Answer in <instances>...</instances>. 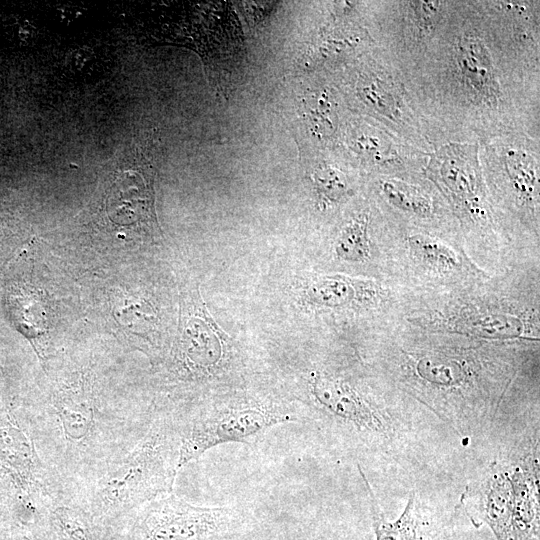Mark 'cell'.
I'll use <instances>...</instances> for the list:
<instances>
[{"instance_id":"cell-1","label":"cell","mask_w":540,"mask_h":540,"mask_svg":"<svg viewBox=\"0 0 540 540\" xmlns=\"http://www.w3.org/2000/svg\"><path fill=\"white\" fill-rule=\"evenodd\" d=\"M409 323L382 327L373 367L461 439L488 434L539 342L485 341Z\"/></svg>"},{"instance_id":"cell-2","label":"cell","mask_w":540,"mask_h":540,"mask_svg":"<svg viewBox=\"0 0 540 540\" xmlns=\"http://www.w3.org/2000/svg\"><path fill=\"white\" fill-rule=\"evenodd\" d=\"M74 375L44 389L19 418L58 481L62 504L78 506L89 486L145 435L155 411L150 400L104 384L91 370Z\"/></svg>"},{"instance_id":"cell-3","label":"cell","mask_w":540,"mask_h":540,"mask_svg":"<svg viewBox=\"0 0 540 540\" xmlns=\"http://www.w3.org/2000/svg\"><path fill=\"white\" fill-rule=\"evenodd\" d=\"M507 438L478 467L462 505L472 523L486 524L496 540H539V421Z\"/></svg>"},{"instance_id":"cell-4","label":"cell","mask_w":540,"mask_h":540,"mask_svg":"<svg viewBox=\"0 0 540 540\" xmlns=\"http://www.w3.org/2000/svg\"><path fill=\"white\" fill-rule=\"evenodd\" d=\"M179 444L174 419L155 412L145 435L89 486L77 507L114 534L131 513L173 491L179 474Z\"/></svg>"},{"instance_id":"cell-5","label":"cell","mask_w":540,"mask_h":540,"mask_svg":"<svg viewBox=\"0 0 540 540\" xmlns=\"http://www.w3.org/2000/svg\"><path fill=\"white\" fill-rule=\"evenodd\" d=\"M173 419L180 440L179 472L218 445L253 444L273 427L299 421L292 403L252 395L211 396Z\"/></svg>"},{"instance_id":"cell-6","label":"cell","mask_w":540,"mask_h":540,"mask_svg":"<svg viewBox=\"0 0 540 540\" xmlns=\"http://www.w3.org/2000/svg\"><path fill=\"white\" fill-rule=\"evenodd\" d=\"M506 290L496 295H460L449 302L412 310L407 320L431 331L485 341L539 342V301L528 303Z\"/></svg>"},{"instance_id":"cell-7","label":"cell","mask_w":540,"mask_h":540,"mask_svg":"<svg viewBox=\"0 0 540 540\" xmlns=\"http://www.w3.org/2000/svg\"><path fill=\"white\" fill-rule=\"evenodd\" d=\"M0 498L10 521L21 524L42 521L63 503L60 485L30 433L7 411H0Z\"/></svg>"},{"instance_id":"cell-8","label":"cell","mask_w":540,"mask_h":540,"mask_svg":"<svg viewBox=\"0 0 540 540\" xmlns=\"http://www.w3.org/2000/svg\"><path fill=\"white\" fill-rule=\"evenodd\" d=\"M251 526L237 506L203 507L174 491L144 504L117 527L116 540H239Z\"/></svg>"},{"instance_id":"cell-9","label":"cell","mask_w":540,"mask_h":540,"mask_svg":"<svg viewBox=\"0 0 540 540\" xmlns=\"http://www.w3.org/2000/svg\"><path fill=\"white\" fill-rule=\"evenodd\" d=\"M400 245L406 265L427 282L463 285L464 280L471 282L485 275L464 248L439 236L427 232L410 233Z\"/></svg>"},{"instance_id":"cell-10","label":"cell","mask_w":540,"mask_h":540,"mask_svg":"<svg viewBox=\"0 0 540 540\" xmlns=\"http://www.w3.org/2000/svg\"><path fill=\"white\" fill-rule=\"evenodd\" d=\"M359 471V470H358ZM370 497L376 540H451L452 517L420 488H413L400 517L389 522L381 511L372 486L359 471Z\"/></svg>"},{"instance_id":"cell-11","label":"cell","mask_w":540,"mask_h":540,"mask_svg":"<svg viewBox=\"0 0 540 540\" xmlns=\"http://www.w3.org/2000/svg\"><path fill=\"white\" fill-rule=\"evenodd\" d=\"M106 210L120 225L148 222L153 216V195L143 175L134 170L117 174L107 193Z\"/></svg>"},{"instance_id":"cell-12","label":"cell","mask_w":540,"mask_h":540,"mask_svg":"<svg viewBox=\"0 0 540 540\" xmlns=\"http://www.w3.org/2000/svg\"><path fill=\"white\" fill-rule=\"evenodd\" d=\"M458 73L473 97L488 104L495 103L499 86L490 54L474 34L465 35L456 47Z\"/></svg>"},{"instance_id":"cell-13","label":"cell","mask_w":540,"mask_h":540,"mask_svg":"<svg viewBox=\"0 0 540 540\" xmlns=\"http://www.w3.org/2000/svg\"><path fill=\"white\" fill-rule=\"evenodd\" d=\"M439 172L442 186L464 215L474 222L485 221L487 212L483 204V191L474 168L460 164L457 158H447Z\"/></svg>"},{"instance_id":"cell-14","label":"cell","mask_w":540,"mask_h":540,"mask_svg":"<svg viewBox=\"0 0 540 540\" xmlns=\"http://www.w3.org/2000/svg\"><path fill=\"white\" fill-rule=\"evenodd\" d=\"M505 163L516 200L535 210L539 204V171L536 162L526 154L510 150Z\"/></svg>"},{"instance_id":"cell-15","label":"cell","mask_w":540,"mask_h":540,"mask_svg":"<svg viewBox=\"0 0 540 540\" xmlns=\"http://www.w3.org/2000/svg\"><path fill=\"white\" fill-rule=\"evenodd\" d=\"M367 212L353 216L343 227L336 239L334 252L346 262L365 263L372 258V243Z\"/></svg>"},{"instance_id":"cell-16","label":"cell","mask_w":540,"mask_h":540,"mask_svg":"<svg viewBox=\"0 0 540 540\" xmlns=\"http://www.w3.org/2000/svg\"><path fill=\"white\" fill-rule=\"evenodd\" d=\"M380 189L386 200L401 212L421 219L432 218L434 205L422 190L398 180H383Z\"/></svg>"},{"instance_id":"cell-17","label":"cell","mask_w":540,"mask_h":540,"mask_svg":"<svg viewBox=\"0 0 540 540\" xmlns=\"http://www.w3.org/2000/svg\"><path fill=\"white\" fill-rule=\"evenodd\" d=\"M318 204L327 209L344 201L350 195V188L344 174L332 167H318L311 175Z\"/></svg>"},{"instance_id":"cell-18","label":"cell","mask_w":540,"mask_h":540,"mask_svg":"<svg viewBox=\"0 0 540 540\" xmlns=\"http://www.w3.org/2000/svg\"><path fill=\"white\" fill-rule=\"evenodd\" d=\"M303 115L309 130L317 136H329L335 130L336 111L324 91L304 101Z\"/></svg>"},{"instance_id":"cell-19","label":"cell","mask_w":540,"mask_h":540,"mask_svg":"<svg viewBox=\"0 0 540 540\" xmlns=\"http://www.w3.org/2000/svg\"><path fill=\"white\" fill-rule=\"evenodd\" d=\"M362 101L379 114L395 120L398 116L397 103L390 88L379 78L364 79L359 85Z\"/></svg>"},{"instance_id":"cell-20","label":"cell","mask_w":540,"mask_h":540,"mask_svg":"<svg viewBox=\"0 0 540 540\" xmlns=\"http://www.w3.org/2000/svg\"><path fill=\"white\" fill-rule=\"evenodd\" d=\"M409 7L413 12V19L419 29L431 30L434 24V19L440 10V2L438 1H412L408 2Z\"/></svg>"},{"instance_id":"cell-21","label":"cell","mask_w":540,"mask_h":540,"mask_svg":"<svg viewBox=\"0 0 540 540\" xmlns=\"http://www.w3.org/2000/svg\"><path fill=\"white\" fill-rule=\"evenodd\" d=\"M359 151L371 156L375 160H383L388 148L380 138L374 136H361L356 141ZM385 160V159H384Z\"/></svg>"},{"instance_id":"cell-22","label":"cell","mask_w":540,"mask_h":540,"mask_svg":"<svg viewBox=\"0 0 540 540\" xmlns=\"http://www.w3.org/2000/svg\"><path fill=\"white\" fill-rule=\"evenodd\" d=\"M296 540H342L337 538L336 536L329 535L326 533H319V532H310L306 535H303L302 537H299Z\"/></svg>"},{"instance_id":"cell-23","label":"cell","mask_w":540,"mask_h":540,"mask_svg":"<svg viewBox=\"0 0 540 540\" xmlns=\"http://www.w3.org/2000/svg\"><path fill=\"white\" fill-rule=\"evenodd\" d=\"M0 368H1V364H0Z\"/></svg>"}]
</instances>
